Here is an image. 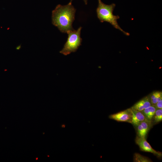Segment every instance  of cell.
Returning a JSON list of instances; mask_svg holds the SVG:
<instances>
[{
  "mask_svg": "<svg viewBox=\"0 0 162 162\" xmlns=\"http://www.w3.org/2000/svg\"><path fill=\"white\" fill-rule=\"evenodd\" d=\"M76 9L70 2L66 5H57L52 12V23L60 31L67 33L74 29L72 23L75 20Z\"/></svg>",
  "mask_w": 162,
  "mask_h": 162,
  "instance_id": "cell-1",
  "label": "cell"
},
{
  "mask_svg": "<svg viewBox=\"0 0 162 162\" xmlns=\"http://www.w3.org/2000/svg\"><path fill=\"white\" fill-rule=\"evenodd\" d=\"M98 5L96 11L98 18L100 22H108L126 35L129 36L130 34L124 31L118 24L117 20L119 18V16L113 14V12L116 4L114 3L110 5L106 4L103 3L101 0H98Z\"/></svg>",
  "mask_w": 162,
  "mask_h": 162,
  "instance_id": "cell-2",
  "label": "cell"
},
{
  "mask_svg": "<svg viewBox=\"0 0 162 162\" xmlns=\"http://www.w3.org/2000/svg\"><path fill=\"white\" fill-rule=\"evenodd\" d=\"M82 27H80L77 30L73 29L68 31L67 40L62 50L59 52L67 56L72 52H76L81 45L82 39L80 37Z\"/></svg>",
  "mask_w": 162,
  "mask_h": 162,
  "instance_id": "cell-3",
  "label": "cell"
},
{
  "mask_svg": "<svg viewBox=\"0 0 162 162\" xmlns=\"http://www.w3.org/2000/svg\"><path fill=\"white\" fill-rule=\"evenodd\" d=\"M135 141L141 151L152 153L158 158L162 157V152L157 151L152 148L146 140V138L139 137L137 136Z\"/></svg>",
  "mask_w": 162,
  "mask_h": 162,
  "instance_id": "cell-4",
  "label": "cell"
},
{
  "mask_svg": "<svg viewBox=\"0 0 162 162\" xmlns=\"http://www.w3.org/2000/svg\"><path fill=\"white\" fill-rule=\"evenodd\" d=\"M132 115V111L130 108L111 115L109 116V118L118 122H126L131 123Z\"/></svg>",
  "mask_w": 162,
  "mask_h": 162,
  "instance_id": "cell-5",
  "label": "cell"
},
{
  "mask_svg": "<svg viewBox=\"0 0 162 162\" xmlns=\"http://www.w3.org/2000/svg\"><path fill=\"white\" fill-rule=\"evenodd\" d=\"M152 105L149 96H146L136 103L130 108L136 111H141Z\"/></svg>",
  "mask_w": 162,
  "mask_h": 162,
  "instance_id": "cell-6",
  "label": "cell"
},
{
  "mask_svg": "<svg viewBox=\"0 0 162 162\" xmlns=\"http://www.w3.org/2000/svg\"><path fill=\"white\" fill-rule=\"evenodd\" d=\"M132 110L133 115L131 123L134 126L137 127L146 118L141 111H136Z\"/></svg>",
  "mask_w": 162,
  "mask_h": 162,
  "instance_id": "cell-7",
  "label": "cell"
},
{
  "mask_svg": "<svg viewBox=\"0 0 162 162\" xmlns=\"http://www.w3.org/2000/svg\"><path fill=\"white\" fill-rule=\"evenodd\" d=\"M157 109L155 106L151 105L141 111L146 119L151 121Z\"/></svg>",
  "mask_w": 162,
  "mask_h": 162,
  "instance_id": "cell-8",
  "label": "cell"
},
{
  "mask_svg": "<svg viewBox=\"0 0 162 162\" xmlns=\"http://www.w3.org/2000/svg\"><path fill=\"white\" fill-rule=\"evenodd\" d=\"M134 161L135 162H151L152 160L147 157L135 153L134 156Z\"/></svg>",
  "mask_w": 162,
  "mask_h": 162,
  "instance_id": "cell-9",
  "label": "cell"
},
{
  "mask_svg": "<svg viewBox=\"0 0 162 162\" xmlns=\"http://www.w3.org/2000/svg\"><path fill=\"white\" fill-rule=\"evenodd\" d=\"M151 121H149L146 119L140 123L142 126L144 134L146 136L151 127Z\"/></svg>",
  "mask_w": 162,
  "mask_h": 162,
  "instance_id": "cell-10",
  "label": "cell"
},
{
  "mask_svg": "<svg viewBox=\"0 0 162 162\" xmlns=\"http://www.w3.org/2000/svg\"><path fill=\"white\" fill-rule=\"evenodd\" d=\"M152 119H154V122L155 123H158L162 121V109H157Z\"/></svg>",
  "mask_w": 162,
  "mask_h": 162,
  "instance_id": "cell-11",
  "label": "cell"
},
{
  "mask_svg": "<svg viewBox=\"0 0 162 162\" xmlns=\"http://www.w3.org/2000/svg\"><path fill=\"white\" fill-rule=\"evenodd\" d=\"M137 135L139 137L146 138L142 126L140 124L137 126Z\"/></svg>",
  "mask_w": 162,
  "mask_h": 162,
  "instance_id": "cell-12",
  "label": "cell"
},
{
  "mask_svg": "<svg viewBox=\"0 0 162 162\" xmlns=\"http://www.w3.org/2000/svg\"><path fill=\"white\" fill-rule=\"evenodd\" d=\"M154 106L157 109H162V100L157 102Z\"/></svg>",
  "mask_w": 162,
  "mask_h": 162,
  "instance_id": "cell-13",
  "label": "cell"
},
{
  "mask_svg": "<svg viewBox=\"0 0 162 162\" xmlns=\"http://www.w3.org/2000/svg\"><path fill=\"white\" fill-rule=\"evenodd\" d=\"M73 0H70V2H72V1ZM85 4H87V1L88 0H83Z\"/></svg>",
  "mask_w": 162,
  "mask_h": 162,
  "instance_id": "cell-14",
  "label": "cell"
},
{
  "mask_svg": "<svg viewBox=\"0 0 162 162\" xmlns=\"http://www.w3.org/2000/svg\"><path fill=\"white\" fill-rule=\"evenodd\" d=\"M21 47V46H17L16 48V49L17 50H19L20 49V47Z\"/></svg>",
  "mask_w": 162,
  "mask_h": 162,
  "instance_id": "cell-15",
  "label": "cell"
}]
</instances>
